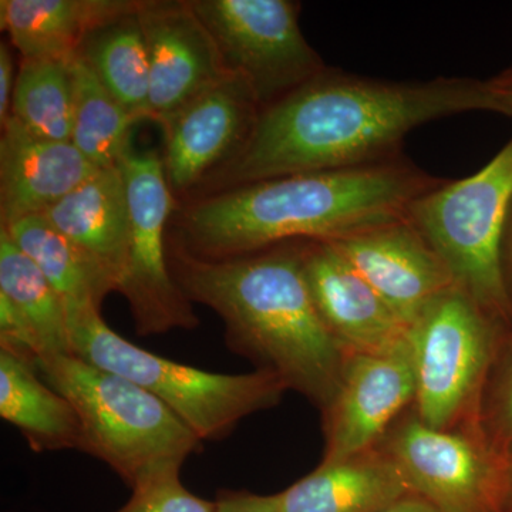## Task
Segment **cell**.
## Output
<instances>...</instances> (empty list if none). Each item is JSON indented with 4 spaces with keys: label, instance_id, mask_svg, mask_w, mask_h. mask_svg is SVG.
Returning a JSON list of instances; mask_svg holds the SVG:
<instances>
[{
    "label": "cell",
    "instance_id": "6da1fadb",
    "mask_svg": "<svg viewBox=\"0 0 512 512\" xmlns=\"http://www.w3.org/2000/svg\"><path fill=\"white\" fill-rule=\"evenodd\" d=\"M473 111L503 114L488 80L390 82L328 67L262 110L244 147L207 181L218 192L286 175L383 163L403 156L404 138L414 128Z\"/></svg>",
    "mask_w": 512,
    "mask_h": 512
},
{
    "label": "cell",
    "instance_id": "7a4b0ae2",
    "mask_svg": "<svg viewBox=\"0 0 512 512\" xmlns=\"http://www.w3.org/2000/svg\"><path fill=\"white\" fill-rule=\"evenodd\" d=\"M443 181L402 156L286 175L212 192L181 210L170 237L191 254L225 259L295 241H333L406 217Z\"/></svg>",
    "mask_w": 512,
    "mask_h": 512
},
{
    "label": "cell",
    "instance_id": "3957f363",
    "mask_svg": "<svg viewBox=\"0 0 512 512\" xmlns=\"http://www.w3.org/2000/svg\"><path fill=\"white\" fill-rule=\"evenodd\" d=\"M303 244L210 259L168 237V264L188 301L220 316L232 352L281 377L288 390L322 412L335 397L348 353L316 311L303 271Z\"/></svg>",
    "mask_w": 512,
    "mask_h": 512
},
{
    "label": "cell",
    "instance_id": "277c9868",
    "mask_svg": "<svg viewBox=\"0 0 512 512\" xmlns=\"http://www.w3.org/2000/svg\"><path fill=\"white\" fill-rule=\"evenodd\" d=\"M37 372L79 414L83 453L113 468L130 488L202 450L204 441L167 404L126 377L74 355L46 357Z\"/></svg>",
    "mask_w": 512,
    "mask_h": 512
},
{
    "label": "cell",
    "instance_id": "5b68a950",
    "mask_svg": "<svg viewBox=\"0 0 512 512\" xmlns=\"http://www.w3.org/2000/svg\"><path fill=\"white\" fill-rule=\"evenodd\" d=\"M72 353L137 383L157 396L202 441L227 439L251 414L278 406L288 387L265 370L227 375L174 362L128 342L100 309L69 313Z\"/></svg>",
    "mask_w": 512,
    "mask_h": 512
},
{
    "label": "cell",
    "instance_id": "8992f818",
    "mask_svg": "<svg viewBox=\"0 0 512 512\" xmlns=\"http://www.w3.org/2000/svg\"><path fill=\"white\" fill-rule=\"evenodd\" d=\"M511 201L512 138L476 174L441 181L406 212L458 288L505 329H512V303L504 284L501 245Z\"/></svg>",
    "mask_w": 512,
    "mask_h": 512
},
{
    "label": "cell",
    "instance_id": "52a82bcc",
    "mask_svg": "<svg viewBox=\"0 0 512 512\" xmlns=\"http://www.w3.org/2000/svg\"><path fill=\"white\" fill-rule=\"evenodd\" d=\"M505 329L458 286L434 298L407 328L416 400L437 430L480 431L485 383Z\"/></svg>",
    "mask_w": 512,
    "mask_h": 512
},
{
    "label": "cell",
    "instance_id": "ba28073f",
    "mask_svg": "<svg viewBox=\"0 0 512 512\" xmlns=\"http://www.w3.org/2000/svg\"><path fill=\"white\" fill-rule=\"evenodd\" d=\"M225 69L251 90L261 109L278 103L328 66L299 26L292 0H191Z\"/></svg>",
    "mask_w": 512,
    "mask_h": 512
},
{
    "label": "cell",
    "instance_id": "9c48e42d",
    "mask_svg": "<svg viewBox=\"0 0 512 512\" xmlns=\"http://www.w3.org/2000/svg\"><path fill=\"white\" fill-rule=\"evenodd\" d=\"M130 207V244L117 292L126 298L138 335L200 326L168 264L167 225L174 194L156 151L128 148L120 161Z\"/></svg>",
    "mask_w": 512,
    "mask_h": 512
},
{
    "label": "cell",
    "instance_id": "30bf717a",
    "mask_svg": "<svg viewBox=\"0 0 512 512\" xmlns=\"http://www.w3.org/2000/svg\"><path fill=\"white\" fill-rule=\"evenodd\" d=\"M409 487L439 512H495L498 454L481 431L437 430L410 407L379 446Z\"/></svg>",
    "mask_w": 512,
    "mask_h": 512
},
{
    "label": "cell",
    "instance_id": "8fae6325",
    "mask_svg": "<svg viewBox=\"0 0 512 512\" xmlns=\"http://www.w3.org/2000/svg\"><path fill=\"white\" fill-rule=\"evenodd\" d=\"M416 400L407 338L396 348L346 357L335 397L322 410V461L342 460L379 446L387 431Z\"/></svg>",
    "mask_w": 512,
    "mask_h": 512
},
{
    "label": "cell",
    "instance_id": "7c38bea8",
    "mask_svg": "<svg viewBox=\"0 0 512 512\" xmlns=\"http://www.w3.org/2000/svg\"><path fill=\"white\" fill-rule=\"evenodd\" d=\"M137 13L150 62L148 117L163 126L231 74L191 0H143Z\"/></svg>",
    "mask_w": 512,
    "mask_h": 512
},
{
    "label": "cell",
    "instance_id": "4fadbf2b",
    "mask_svg": "<svg viewBox=\"0 0 512 512\" xmlns=\"http://www.w3.org/2000/svg\"><path fill=\"white\" fill-rule=\"evenodd\" d=\"M261 111L247 84L231 74L163 124L161 157L174 197L194 190L237 156Z\"/></svg>",
    "mask_w": 512,
    "mask_h": 512
},
{
    "label": "cell",
    "instance_id": "5bb4252c",
    "mask_svg": "<svg viewBox=\"0 0 512 512\" xmlns=\"http://www.w3.org/2000/svg\"><path fill=\"white\" fill-rule=\"evenodd\" d=\"M409 328L453 276L406 217L329 241Z\"/></svg>",
    "mask_w": 512,
    "mask_h": 512
},
{
    "label": "cell",
    "instance_id": "9a60e30c",
    "mask_svg": "<svg viewBox=\"0 0 512 512\" xmlns=\"http://www.w3.org/2000/svg\"><path fill=\"white\" fill-rule=\"evenodd\" d=\"M303 271L320 319L348 355L406 340V323L329 241H305Z\"/></svg>",
    "mask_w": 512,
    "mask_h": 512
},
{
    "label": "cell",
    "instance_id": "2e32d148",
    "mask_svg": "<svg viewBox=\"0 0 512 512\" xmlns=\"http://www.w3.org/2000/svg\"><path fill=\"white\" fill-rule=\"evenodd\" d=\"M97 171L72 141L36 136L9 117L0 138V225L45 214Z\"/></svg>",
    "mask_w": 512,
    "mask_h": 512
},
{
    "label": "cell",
    "instance_id": "e0dca14e",
    "mask_svg": "<svg viewBox=\"0 0 512 512\" xmlns=\"http://www.w3.org/2000/svg\"><path fill=\"white\" fill-rule=\"evenodd\" d=\"M410 493L399 467L380 447L318 468L275 494L281 512H380Z\"/></svg>",
    "mask_w": 512,
    "mask_h": 512
},
{
    "label": "cell",
    "instance_id": "ac0fdd59",
    "mask_svg": "<svg viewBox=\"0 0 512 512\" xmlns=\"http://www.w3.org/2000/svg\"><path fill=\"white\" fill-rule=\"evenodd\" d=\"M43 215L103 266L119 288L131 231L127 187L120 164L101 168Z\"/></svg>",
    "mask_w": 512,
    "mask_h": 512
},
{
    "label": "cell",
    "instance_id": "d6986e66",
    "mask_svg": "<svg viewBox=\"0 0 512 512\" xmlns=\"http://www.w3.org/2000/svg\"><path fill=\"white\" fill-rule=\"evenodd\" d=\"M134 0H2L0 26L25 60L73 62L84 40L137 9Z\"/></svg>",
    "mask_w": 512,
    "mask_h": 512
},
{
    "label": "cell",
    "instance_id": "ffe728a7",
    "mask_svg": "<svg viewBox=\"0 0 512 512\" xmlns=\"http://www.w3.org/2000/svg\"><path fill=\"white\" fill-rule=\"evenodd\" d=\"M0 416L36 453L79 450L83 429L73 404L30 366L0 350Z\"/></svg>",
    "mask_w": 512,
    "mask_h": 512
},
{
    "label": "cell",
    "instance_id": "44dd1931",
    "mask_svg": "<svg viewBox=\"0 0 512 512\" xmlns=\"http://www.w3.org/2000/svg\"><path fill=\"white\" fill-rule=\"evenodd\" d=\"M19 251L45 275L69 313L100 309L117 284L103 266L62 234L45 215L0 225Z\"/></svg>",
    "mask_w": 512,
    "mask_h": 512
},
{
    "label": "cell",
    "instance_id": "7402d4cb",
    "mask_svg": "<svg viewBox=\"0 0 512 512\" xmlns=\"http://www.w3.org/2000/svg\"><path fill=\"white\" fill-rule=\"evenodd\" d=\"M140 6V3H138ZM133 12L94 29L79 56L101 84L138 120H150V62L146 36Z\"/></svg>",
    "mask_w": 512,
    "mask_h": 512
},
{
    "label": "cell",
    "instance_id": "603a6c76",
    "mask_svg": "<svg viewBox=\"0 0 512 512\" xmlns=\"http://www.w3.org/2000/svg\"><path fill=\"white\" fill-rule=\"evenodd\" d=\"M72 143L99 168L119 165L128 148L137 119L97 79L93 70L76 57L72 63Z\"/></svg>",
    "mask_w": 512,
    "mask_h": 512
},
{
    "label": "cell",
    "instance_id": "cb8c5ba5",
    "mask_svg": "<svg viewBox=\"0 0 512 512\" xmlns=\"http://www.w3.org/2000/svg\"><path fill=\"white\" fill-rule=\"evenodd\" d=\"M0 293L15 305L39 339L43 359L73 355L66 306L45 275L0 227Z\"/></svg>",
    "mask_w": 512,
    "mask_h": 512
},
{
    "label": "cell",
    "instance_id": "d4e9b609",
    "mask_svg": "<svg viewBox=\"0 0 512 512\" xmlns=\"http://www.w3.org/2000/svg\"><path fill=\"white\" fill-rule=\"evenodd\" d=\"M72 63L22 59L10 117L36 136L72 140Z\"/></svg>",
    "mask_w": 512,
    "mask_h": 512
},
{
    "label": "cell",
    "instance_id": "484cf974",
    "mask_svg": "<svg viewBox=\"0 0 512 512\" xmlns=\"http://www.w3.org/2000/svg\"><path fill=\"white\" fill-rule=\"evenodd\" d=\"M181 467L170 464L141 478L130 500L116 512H215L217 504L192 494L180 478Z\"/></svg>",
    "mask_w": 512,
    "mask_h": 512
},
{
    "label": "cell",
    "instance_id": "4316f807",
    "mask_svg": "<svg viewBox=\"0 0 512 512\" xmlns=\"http://www.w3.org/2000/svg\"><path fill=\"white\" fill-rule=\"evenodd\" d=\"M497 350L480 407V431L495 454L512 448V343Z\"/></svg>",
    "mask_w": 512,
    "mask_h": 512
},
{
    "label": "cell",
    "instance_id": "83f0119b",
    "mask_svg": "<svg viewBox=\"0 0 512 512\" xmlns=\"http://www.w3.org/2000/svg\"><path fill=\"white\" fill-rule=\"evenodd\" d=\"M215 504V512H281L275 494L259 495L244 490H221Z\"/></svg>",
    "mask_w": 512,
    "mask_h": 512
},
{
    "label": "cell",
    "instance_id": "f1b7e54d",
    "mask_svg": "<svg viewBox=\"0 0 512 512\" xmlns=\"http://www.w3.org/2000/svg\"><path fill=\"white\" fill-rule=\"evenodd\" d=\"M15 60L8 42L0 43V124L5 126L12 113L13 92H15Z\"/></svg>",
    "mask_w": 512,
    "mask_h": 512
},
{
    "label": "cell",
    "instance_id": "f546056e",
    "mask_svg": "<svg viewBox=\"0 0 512 512\" xmlns=\"http://www.w3.org/2000/svg\"><path fill=\"white\" fill-rule=\"evenodd\" d=\"M495 512H512V448L498 456Z\"/></svg>",
    "mask_w": 512,
    "mask_h": 512
},
{
    "label": "cell",
    "instance_id": "4dcf8cb0",
    "mask_svg": "<svg viewBox=\"0 0 512 512\" xmlns=\"http://www.w3.org/2000/svg\"><path fill=\"white\" fill-rule=\"evenodd\" d=\"M495 97L500 101L503 116L512 117V64L488 80Z\"/></svg>",
    "mask_w": 512,
    "mask_h": 512
},
{
    "label": "cell",
    "instance_id": "1f68e13d",
    "mask_svg": "<svg viewBox=\"0 0 512 512\" xmlns=\"http://www.w3.org/2000/svg\"><path fill=\"white\" fill-rule=\"evenodd\" d=\"M501 265H503L504 284L508 298L512 303V201L505 221L503 245H501Z\"/></svg>",
    "mask_w": 512,
    "mask_h": 512
},
{
    "label": "cell",
    "instance_id": "d6a6232c",
    "mask_svg": "<svg viewBox=\"0 0 512 512\" xmlns=\"http://www.w3.org/2000/svg\"><path fill=\"white\" fill-rule=\"evenodd\" d=\"M380 512H439L433 505L427 503L426 500L416 494H409L402 500L397 501L392 507Z\"/></svg>",
    "mask_w": 512,
    "mask_h": 512
}]
</instances>
